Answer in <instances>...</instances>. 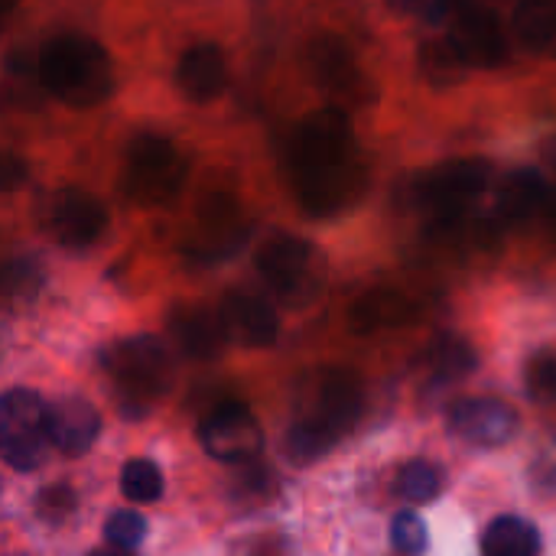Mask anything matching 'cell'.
I'll list each match as a JSON object with an SVG mask.
<instances>
[{"label": "cell", "mask_w": 556, "mask_h": 556, "mask_svg": "<svg viewBox=\"0 0 556 556\" xmlns=\"http://www.w3.org/2000/svg\"><path fill=\"white\" fill-rule=\"evenodd\" d=\"M362 384L349 371H316L296 388V420L287 433V453L306 466L326 456L362 417Z\"/></svg>", "instance_id": "6da1fadb"}, {"label": "cell", "mask_w": 556, "mask_h": 556, "mask_svg": "<svg viewBox=\"0 0 556 556\" xmlns=\"http://www.w3.org/2000/svg\"><path fill=\"white\" fill-rule=\"evenodd\" d=\"M36 81L72 108H91L111 94V59L101 42L62 33L36 59Z\"/></svg>", "instance_id": "7a4b0ae2"}, {"label": "cell", "mask_w": 556, "mask_h": 556, "mask_svg": "<svg viewBox=\"0 0 556 556\" xmlns=\"http://www.w3.org/2000/svg\"><path fill=\"white\" fill-rule=\"evenodd\" d=\"M104 368L117 384L121 401L150 404L156 401L173 381V358L169 349L153 336H134L108 349Z\"/></svg>", "instance_id": "3957f363"}, {"label": "cell", "mask_w": 556, "mask_h": 556, "mask_svg": "<svg viewBox=\"0 0 556 556\" xmlns=\"http://www.w3.org/2000/svg\"><path fill=\"white\" fill-rule=\"evenodd\" d=\"M49 404L33 391H7L0 401V453L16 472H33L46 463L49 440Z\"/></svg>", "instance_id": "277c9868"}, {"label": "cell", "mask_w": 556, "mask_h": 556, "mask_svg": "<svg viewBox=\"0 0 556 556\" xmlns=\"http://www.w3.org/2000/svg\"><path fill=\"white\" fill-rule=\"evenodd\" d=\"M290 160L296 169V179L329 173L336 166H345L355 160V137L349 114L342 108H319L293 134Z\"/></svg>", "instance_id": "5b68a950"}, {"label": "cell", "mask_w": 556, "mask_h": 556, "mask_svg": "<svg viewBox=\"0 0 556 556\" xmlns=\"http://www.w3.org/2000/svg\"><path fill=\"white\" fill-rule=\"evenodd\" d=\"M186 182V163L179 150L156 134H140L127 147V195L143 205L169 202Z\"/></svg>", "instance_id": "8992f818"}, {"label": "cell", "mask_w": 556, "mask_h": 556, "mask_svg": "<svg viewBox=\"0 0 556 556\" xmlns=\"http://www.w3.org/2000/svg\"><path fill=\"white\" fill-rule=\"evenodd\" d=\"M202 450L218 463H254L264 450V430L244 404H222L215 407L199 427Z\"/></svg>", "instance_id": "52a82bcc"}, {"label": "cell", "mask_w": 556, "mask_h": 556, "mask_svg": "<svg viewBox=\"0 0 556 556\" xmlns=\"http://www.w3.org/2000/svg\"><path fill=\"white\" fill-rule=\"evenodd\" d=\"M489 179H492L489 163H482V160H456V163H446V166L433 169L430 176H424L420 199L437 218H443V222L459 218L466 202L476 199L489 186Z\"/></svg>", "instance_id": "ba28073f"}, {"label": "cell", "mask_w": 556, "mask_h": 556, "mask_svg": "<svg viewBox=\"0 0 556 556\" xmlns=\"http://www.w3.org/2000/svg\"><path fill=\"white\" fill-rule=\"evenodd\" d=\"M450 430L472 446H505L521 430V417L498 397H466L450 407Z\"/></svg>", "instance_id": "9c48e42d"}, {"label": "cell", "mask_w": 556, "mask_h": 556, "mask_svg": "<svg viewBox=\"0 0 556 556\" xmlns=\"http://www.w3.org/2000/svg\"><path fill=\"white\" fill-rule=\"evenodd\" d=\"M450 42L469 68H495L508 59L502 20L485 7H463L450 26Z\"/></svg>", "instance_id": "30bf717a"}, {"label": "cell", "mask_w": 556, "mask_h": 556, "mask_svg": "<svg viewBox=\"0 0 556 556\" xmlns=\"http://www.w3.org/2000/svg\"><path fill=\"white\" fill-rule=\"evenodd\" d=\"M108 228V208L85 189H62L49 202V231L65 248H88Z\"/></svg>", "instance_id": "8fae6325"}, {"label": "cell", "mask_w": 556, "mask_h": 556, "mask_svg": "<svg viewBox=\"0 0 556 556\" xmlns=\"http://www.w3.org/2000/svg\"><path fill=\"white\" fill-rule=\"evenodd\" d=\"M313 264H316V251L300 241V238H270L261 251H257V270L267 280V287L277 296H296L303 290H313Z\"/></svg>", "instance_id": "7c38bea8"}, {"label": "cell", "mask_w": 556, "mask_h": 556, "mask_svg": "<svg viewBox=\"0 0 556 556\" xmlns=\"http://www.w3.org/2000/svg\"><path fill=\"white\" fill-rule=\"evenodd\" d=\"M222 323L228 329V339L238 342V345H248V349H267L277 339V329H280L274 306L264 296L248 293V290H238V293L225 296Z\"/></svg>", "instance_id": "4fadbf2b"}, {"label": "cell", "mask_w": 556, "mask_h": 556, "mask_svg": "<svg viewBox=\"0 0 556 556\" xmlns=\"http://www.w3.org/2000/svg\"><path fill=\"white\" fill-rule=\"evenodd\" d=\"M49 440L65 456H81L94 446L101 433V417L85 397H62L49 404Z\"/></svg>", "instance_id": "5bb4252c"}, {"label": "cell", "mask_w": 556, "mask_h": 556, "mask_svg": "<svg viewBox=\"0 0 556 556\" xmlns=\"http://www.w3.org/2000/svg\"><path fill=\"white\" fill-rule=\"evenodd\" d=\"M176 85L186 98L205 104L215 101L228 85V65L215 42L189 46L176 62Z\"/></svg>", "instance_id": "9a60e30c"}, {"label": "cell", "mask_w": 556, "mask_h": 556, "mask_svg": "<svg viewBox=\"0 0 556 556\" xmlns=\"http://www.w3.org/2000/svg\"><path fill=\"white\" fill-rule=\"evenodd\" d=\"M300 186V199L303 205L313 212V215H332L345 205H352L362 189H365V169L358 160L345 163V166H336L329 173H319V176H306V179H296Z\"/></svg>", "instance_id": "2e32d148"}, {"label": "cell", "mask_w": 556, "mask_h": 556, "mask_svg": "<svg viewBox=\"0 0 556 556\" xmlns=\"http://www.w3.org/2000/svg\"><path fill=\"white\" fill-rule=\"evenodd\" d=\"M169 332L176 339V349L195 362H208V358H218L222 349L231 342L228 339V329L222 323V313H208V309H199V306H182L173 313L169 319Z\"/></svg>", "instance_id": "e0dca14e"}, {"label": "cell", "mask_w": 556, "mask_h": 556, "mask_svg": "<svg viewBox=\"0 0 556 556\" xmlns=\"http://www.w3.org/2000/svg\"><path fill=\"white\" fill-rule=\"evenodd\" d=\"M309 65L323 88L329 91H349L352 81H358V68L352 59V49L339 36H319L309 42Z\"/></svg>", "instance_id": "ac0fdd59"}, {"label": "cell", "mask_w": 556, "mask_h": 556, "mask_svg": "<svg viewBox=\"0 0 556 556\" xmlns=\"http://www.w3.org/2000/svg\"><path fill=\"white\" fill-rule=\"evenodd\" d=\"M547 202V182L534 169H515L498 186V215L505 222H528Z\"/></svg>", "instance_id": "d6986e66"}, {"label": "cell", "mask_w": 556, "mask_h": 556, "mask_svg": "<svg viewBox=\"0 0 556 556\" xmlns=\"http://www.w3.org/2000/svg\"><path fill=\"white\" fill-rule=\"evenodd\" d=\"M515 33L528 52L556 59V0H518Z\"/></svg>", "instance_id": "ffe728a7"}, {"label": "cell", "mask_w": 556, "mask_h": 556, "mask_svg": "<svg viewBox=\"0 0 556 556\" xmlns=\"http://www.w3.org/2000/svg\"><path fill=\"white\" fill-rule=\"evenodd\" d=\"M485 556H541V534L531 521L505 515L495 518L482 534Z\"/></svg>", "instance_id": "44dd1931"}, {"label": "cell", "mask_w": 556, "mask_h": 556, "mask_svg": "<svg viewBox=\"0 0 556 556\" xmlns=\"http://www.w3.org/2000/svg\"><path fill=\"white\" fill-rule=\"evenodd\" d=\"M427 365H430L433 381H443V384L446 381H459V378H466L476 368V349L466 339H459V336H440L430 345Z\"/></svg>", "instance_id": "7402d4cb"}, {"label": "cell", "mask_w": 556, "mask_h": 556, "mask_svg": "<svg viewBox=\"0 0 556 556\" xmlns=\"http://www.w3.org/2000/svg\"><path fill=\"white\" fill-rule=\"evenodd\" d=\"M443 489V472L427 463V459H414L397 472V495L410 505H427L440 495Z\"/></svg>", "instance_id": "603a6c76"}, {"label": "cell", "mask_w": 556, "mask_h": 556, "mask_svg": "<svg viewBox=\"0 0 556 556\" xmlns=\"http://www.w3.org/2000/svg\"><path fill=\"white\" fill-rule=\"evenodd\" d=\"M469 65L459 59V52L453 49L450 39H430L420 49V72L433 81V85H453L463 78Z\"/></svg>", "instance_id": "cb8c5ba5"}, {"label": "cell", "mask_w": 556, "mask_h": 556, "mask_svg": "<svg viewBox=\"0 0 556 556\" xmlns=\"http://www.w3.org/2000/svg\"><path fill=\"white\" fill-rule=\"evenodd\" d=\"M121 495L134 505H150L163 495V476L150 459H130L121 469Z\"/></svg>", "instance_id": "d4e9b609"}, {"label": "cell", "mask_w": 556, "mask_h": 556, "mask_svg": "<svg viewBox=\"0 0 556 556\" xmlns=\"http://www.w3.org/2000/svg\"><path fill=\"white\" fill-rule=\"evenodd\" d=\"M104 538H108V544L114 547V551H134V547H140L143 544V538H147V521L137 515V511H114L111 518H108V525H104Z\"/></svg>", "instance_id": "484cf974"}, {"label": "cell", "mask_w": 556, "mask_h": 556, "mask_svg": "<svg viewBox=\"0 0 556 556\" xmlns=\"http://www.w3.org/2000/svg\"><path fill=\"white\" fill-rule=\"evenodd\" d=\"M391 544L401 554H424L427 551V525L417 511H397L391 521Z\"/></svg>", "instance_id": "4316f807"}, {"label": "cell", "mask_w": 556, "mask_h": 556, "mask_svg": "<svg viewBox=\"0 0 556 556\" xmlns=\"http://www.w3.org/2000/svg\"><path fill=\"white\" fill-rule=\"evenodd\" d=\"M528 394L538 401V404H547L556 401V352H541L528 362Z\"/></svg>", "instance_id": "83f0119b"}, {"label": "cell", "mask_w": 556, "mask_h": 556, "mask_svg": "<svg viewBox=\"0 0 556 556\" xmlns=\"http://www.w3.org/2000/svg\"><path fill=\"white\" fill-rule=\"evenodd\" d=\"M72 508H75V495H72L65 485L49 489V492H42V498H39V511H42L46 518H52V521H59V518L68 515Z\"/></svg>", "instance_id": "f1b7e54d"}, {"label": "cell", "mask_w": 556, "mask_h": 556, "mask_svg": "<svg viewBox=\"0 0 556 556\" xmlns=\"http://www.w3.org/2000/svg\"><path fill=\"white\" fill-rule=\"evenodd\" d=\"M388 10H394V13H414V10H420L427 0H381Z\"/></svg>", "instance_id": "f546056e"}, {"label": "cell", "mask_w": 556, "mask_h": 556, "mask_svg": "<svg viewBox=\"0 0 556 556\" xmlns=\"http://www.w3.org/2000/svg\"><path fill=\"white\" fill-rule=\"evenodd\" d=\"M541 156H544V163H547V166H551V169H554V173H556V134H554V137H551V140H547V143H544Z\"/></svg>", "instance_id": "4dcf8cb0"}, {"label": "cell", "mask_w": 556, "mask_h": 556, "mask_svg": "<svg viewBox=\"0 0 556 556\" xmlns=\"http://www.w3.org/2000/svg\"><path fill=\"white\" fill-rule=\"evenodd\" d=\"M466 0H437V7H433V16H440V13H446V10H453V7H463Z\"/></svg>", "instance_id": "1f68e13d"}, {"label": "cell", "mask_w": 556, "mask_h": 556, "mask_svg": "<svg viewBox=\"0 0 556 556\" xmlns=\"http://www.w3.org/2000/svg\"><path fill=\"white\" fill-rule=\"evenodd\" d=\"M88 556H130L127 551H91Z\"/></svg>", "instance_id": "d6a6232c"}, {"label": "cell", "mask_w": 556, "mask_h": 556, "mask_svg": "<svg viewBox=\"0 0 556 556\" xmlns=\"http://www.w3.org/2000/svg\"><path fill=\"white\" fill-rule=\"evenodd\" d=\"M13 3H16V0H3V10H13Z\"/></svg>", "instance_id": "836d02e7"}]
</instances>
